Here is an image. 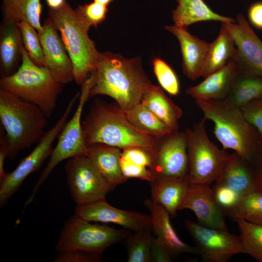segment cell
<instances>
[{
  "label": "cell",
  "instance_id": "cell-1",
  "mask_svg": "<svg viewBox=\"0 0 262 262\" xmlns=\"http://www.w3.org/2000/svg\"><path fill=\"white\" fill-rule=\"evenodd\" d=\"M90 77V98L109 96L124 112L140 103L152 84L142 67L140 57L127 59L110 52H100L96 68Z\"/></svg>",
  "mask_w": 262,
  "mask_h": 262
},
{
  "label": "cell",
  "instance_id": "cell-2",
  "mask_svg": "<svg viewBox=\"0 0 262 262\" xmlns=\"http://www.w3.org/2000/svg\"><path fill=\"white\" fill-rule=\"evenodd\" d=\"M82 123L87 146L101 143L122 149L140 147L155 157L159 141L133 127L118 105L97 99Z\"/></svg>",
  "mask_w": 262,
  "mask_h": 262
},
{
  "label": "cell",
  "instance_id": "cell-3",
  "mask_svg": "<svg viewBox=\"0 0 262 262\" xmlns=\"http://www.w3.org/2000/svg\"><path fill=\"white\" fill-rule=\"evenodd\" d=\"M204 117L214 123L213 133L223 149H232L248 162L258 154L259 141L254 127L241 108L226 99L195 100Z\"/></svg>",
  "mask_w": 262,
  "mask_h": 262
},
{
  "label": "cell",
  "instance_id": "cell-4",
  "mask_svg": "<svg viewBox=\"0 0 262 262\" xmlns=\"http://www.w3.org/2000/svg\"><path fill=\"white\" fill-rule=\"evenodd\" d=\"M48 118L36 105L0 89V125L9 147L8 158L14 159L19 151L39 141L45 132Z\"/></svg>",
  "mask_w": 262,
  "mask_h": 262
},
{
  "label": "cell",
  "instance_id": "cell-5",
  "mask_svg": "<svg viewBox=\"0 0 262 262\" xmlns=\"http://www.w3.org/2000/svg\"><path fill=\"white\" fill-rule=\"evenodd\" d=\"M49 17L60 33L70 58L74 80L82 84L87 74L95 69L100 54L88 35L90 26L66 1L59 9H49Z\"/></svg>",
  "mask_w": 262,
  "mask_h": 262
},
{
  "label": "cell",
  "instance_id": "cell-6",
  "mask_svg": "<svg viewBox=\"0 0 262 262\" xmlns=\"http://www.w3.org/2000/svg\"><path fill=\"white\" fill-rule=\"evenodd\" d=\"M63 85L47 67L37 66L32 61L24 45L21 63L17 70L0 80V89L36 105L48 117L56 108Z\"/></svg>",
  "mask_w": 262,
  "mask_h": 262
},
{
  "label": "cell",
  "instance_id": "cell-7",
  "mask_svg": "<svg viewBox=\"0 0 262 262\" xmlns=\"http://www.w3.org/2000/svg\"><path fill=\"white\" fill-rule=\"evenodd\" d=\"M204 117L187 129L188 172L190 184H210L221 176L229 155L220 149L208 136Z\"/></svg>",
  "mask_w": 262,
  "mask_h": 262
},
{
  "label": "cell",
  "instance_id": "cell-8",
  "mask_svg": "<svg viewBox=\"0 0 262 262\" xmlns=\"http://www.w3.org/2000/svg\"><path fill=\"white\" fill-rule=\"evenodd\" d=\"M131 231L93 224L74 214L65 222L55 250L57 252L80 250L102 254L111 246L124 240Z\"/></svg>",
  "mask_w": 262,
  "mask_h": 262
},
{
  "label": "cell",
  "instance_id": "cell-9",
  "mask_svg": "<svg viewBox=\"0 0 262 262\" xmlns=\"http://www.w3.org/2000/svg\"><path fill=\"white\" fill-rule=\"evenodd\" d=\"M82 85L76 110L60 132L57 144L52 149L49 161L34 185L31 196L25 203L26 206L33 201L38 189L59 163L66 159L87 155L88 146L84 136L81 117L84 106L90 98V78L86 79Z\"/></svg>",
  "mask_w": 262,
  "mask_h": 262
},
{
  "label": "cell",
  "instance_id": "cell-10",
  "mask_svg": "<svg viewBox=\"0 0 262 262\" xmlns=\"http://www.w3.org/2000/svg\"><path fill=\"white\" fill-rule=\"evenodd\" d=\"M80 93H77L69 100L63 115L38 141L37 146L17 167L0 181V205L3 206L17 191L25 179L31 174L38 170L45 160L50 157L52 151V144L58 138L71 110L79 99Z\"/></svg>",
  "mask_w": 262,
  "mask_h": 262
},
{
  "label": "cell",
  "instance_id": "cell-11",
  "mask_svg": "<svg viewBox=\"0 0 262 262\" xmlns=\"http://www.w3.org/2000/svg\"><path fill=\"white\" fill-rule=\"evenodd\" d=\"M65 168L67 185L77 206L105 199L112 190L87 156L68 159Z\"/></svg>",
  "mask_w": 262,
  "mask_h": 262
},
{
  "label": "cell",
  "instance_id": "cell-12",
  "mask_svg": "<svg viewBox=\"0 0 262 262\" xmlns=\"http://www.w3.org/2000/svg\"><path fill=\"white\" fill-rule=\"evenodd\" d=\"M185 226L204 262H226L243 253L240 237L228 230L208 227L191 220H186Z\"/></svg>",
  "mask_w": 262,
  "mask_h": 262
},
{
  "label": "cell",
  "instance_id": "cell-13",
  "mask_svg": "<svg viewBox=\"0 0 262 262\" xmlns=\"http://www.w3.org/2000/svg\"><path fill=\"white\" fill-rule=\"evenodd\" d=\"M235 23H222L232 38L236 50L231 58L240 71L262 78V41L242 13Z\"/></svg>",
  "mask_w": 262,
  "mask_h": 262
},
{
  "label": "cell",
  "instance_id": "cell-14",
  "mask_svg": "<svg viewBox=\"0 0 262 262\" xmlns=\"http://www.w3.org/2000/svg\"><path fill=\"white\" fill-rule=\"evenodd\" d=\"M159 141L154 157L153 173L156 177L187 178L188 139L186 131H176Z\"/></svg>",
  "mask_w": 262,
  "mask_h": 262
},
{
  "label": "cell",
  "instance_id": "cell-15",
  "mask_svg": "<svg viewBox=\"0 0 262 262\" xmlns=\"http://www.w3.org/2000/svg\"><path fill=\"white\" fill-rule=\"evenodd\" d=\"M74 214L89 222L113 223L131 231L152 230L150 215L114 207L105 199L76 206Z\"/></svg>",
  "mask_w": 262,
  "mask_h": 262
},
{
  "label": "cell",
  "instance_id": "cell-16",
  "mask_svg": "<svg viewBox=\"0 0 262 262\" xmlns=\"http://www.w3.org/2000/svg\"><path fill=\"white\" fill-rule=\"evenodd\" d=\"M45 67L53 77L63 84L74 80L73 69L61 35L49 17L44 22L39 33Z\"/></svg>",
  "mask_w": 262,
  "mask_h": 262
},
{
  "label": "cell",
  "instance_id": "cell-17",
  "mask_svg": "<svg viewBox=\"0 0 262 262\" xmlns=\"http://www.w3.org/2000/svg\"><path fill=\"white\" fill-rule=\"evenodd\" d=\"M210 185L190 184L180 210L192 211L198 222L205 226L228 230L223 211L217 203Z\"/></svg>",
  "mask_w": 262,
  "mask_h": 262
},
{
  "label": "cell",
  "instance_id": "cell-18",
  "mask_svg": "<svg viewBox=\"0 0 262 262\" xmlns=\"http://www.w3.org/2000/svg\"><path fill=\"white\" fill-rule=\"evenodd\" d=\"M164 28L179 42L183 73L192 80L201 77L209 43L191 34L187 27L174 24L165 26Z\"/></svg>",
  "mask_w": 262,
  "mask_h": 262
},
{
  "label": "cell",
  "instance_id": "cell-19",
  "mask_svg": "<svg viewBox=\"0 0 262 262\" xmlns=\"http://www.w3.org/2000/svg\"><path fill=\"white\" fill-rule=\"evenodd\" d=\"M239 71L237 65L230 59L224 66L206 77L198 84L188 88L185 92L195 100L225 99Z\"/></svg>",
  "mask_w": 262,
  "mask_h": 262
},
{
  "label": "cell",
  "instance_id": "cell-20",
  "mask_svg": "<svg viewBox=\"0 0 262 262\" xmlns=\"http://www.w3.org/2000/svg\"><path fill=\"white\" fill-rule=\"evenodd\" d=\"M144 204L150 213L152 230L173 256L183 253L198 254L195 246L188 245L179 238L171 224L169 213L162 205L151 199L145 200Z\"/></svg>",
  "mask_w": 262,
  "mask_h": 262
},
{
  "label": "cell",
  "instance_id": "cell-21",
  "mask_svg": "<svg viewBox=\"0 0 262 262\" xmlns=\"http://www.w3.org/2000/svg\"><path fill=\"white\" fill-rule=\"evenodd\" d=\"M23 47L18 23L2 20L0 28V69L1 77L14 73L22 61Z\"/></svg>",
  "mask_w": 262,
  "mask_h": 262
},
{
  "label": "cell",
  "instance_id": "cell-22",
  "mask_svg": "<svg viewBox=\"0 0 262 262\" xmlns=\"http://www.w3.org/2000/svg\"><path fill=\"white\" fill-rule=\"evenodd\" d=\"M120 149L101 143L88 146L86 156L112 189L127 180L120 166Z\"/></svg>",
  "mask_w": 262,
  "mask_h": 262
},
{
  "label": "cell",
  "instance_id": "cell-23",
  "mask_svg": "<svg viewBox=\"0 0 262 262\" xmlns=\"http://www.w3.org/2000/svg\"><path fill=\"white\" fill-rule=\"evenodd\" d=\"M150 183L151 199L162 205L174 217L184 200L190 183L188 179L156 177Z\"/></svg>",
  "mask_w": 262,
  "mask_h": 262
},
{
  "label": "cell",
  "instance_id": "cell-24",
  "mask_svg": "<svg viewBox=\"0 0 262 262\" xmlns=\"http://www.w3.org/2000/svg\"><path fill=\"white\" fill-rule=\"evenodd\" d=\"M215 182L225 185L242 196L257 191L254 170L236 153L229 155L224 170Z\"/></svg>",
  "mask_w": 262,
  "mask_h": 262
},
{
  "label": "cell",
  "instance_id": "cell-25",
  "mask_svg": "<svg viewBox=\"0 0 262 262\" xmlns=\"http://www.w3.org/2000/svg\"><path fill=\"white\" fill-rule=\"evenodd\" d=\"M177 8L172 11L174 24L187 27L194 23L206 21L235 23L233 18L213 12L203 0H176Z\"/></svg>",
  "mask_w": 262,
  "mask_h": 262
},
{
  "label": "cell",
  "instance_id": "cell-26",
  "mask_svg": "<svg viewBox=\"0 0 262 262\" xmlns=\"http://www.w3.org/2000/svg\"><path fill=\"white\" fill-rule=\"evenodd\" d=\"M141 102L174 131H178L182 111L159 86L152 84L144 94Z\"/></svg>",
  "mask_w": 262,
  "mask_h": 262
},
{
  "label": "cell",
  "instance_id": "cell-27",
  "mask_svg": "<svg viewBox=\"0 0 262 262\" xmlns=\"http://www.w3.org/2000/svg\"><path fill=\"white\" fill-rule=\"evenodd\" d=\"M236 50L232 38L222 24L218 36L209 44L201 77L205 78L224 66L231 59Z\"/></svg>",
  "mask_w": 262,
  "mask_h": 262
},
{
  "label": "cell",
  "instance_id": "cell-28",
  "mask_svg": "<svg viewBox=\"0 0 262 262\" xmlns=\"http://www.w3.org/2000/svg\"><path fill=\"white\" fill-rule=\"evenodd\" d=\"M1 3L3 20L17 23L25 21L33 27L38 33L41 31V0H1Z\"/></svg>",
  "mask_w": 262,
  "mask_h": 262
},
{
  "label": "cell",
  "instance_id": "cell-29",
  "mask_svg": "<svg viewBox=\"0 0 262 262\" xmlns=\"http://www.w3.org/2000/svg\"><path fill=\"white\" fill-rule=\"evenodd\" d=\"M261 97L262 78L240 70L225 99L232 105L241 108Z\"/></svg>",
  "mask_w": 262,
  "mask_h": 262
},
{
  "label": "cell",
  "instance_id": "cell-30",
  "mask_svg": "<svg viewBox=\"0 0 262 262\" xmlns=\"http://www.w3.org/2000/svg\"><path fill=\"white\" fill-rule=\"evenodd\" d=\"M125 113L133 127L148 135L162 137L174 132L141 102Z\"/></svg>",
  "mask_w": 262,
  "mask_h": 262
},
{
  "label": "cell",
  "instance_id": "cell-31",
  "mask_svg": "<svg viewBox=\"0 0 262 262\" xmlns=\"http://www.w3.org/2000/svg\"><path fill=\"white\" fill-rule=\"evenodd\" d=\"M232 219L262 225V192L258 190L240 197L233 207L223 210Z\"/></svg>",
  "mask_w": 262,
  "mask_h": 262
},
{
  "label": "cell",
  "instance_id": "cell-32",
  "mask_svg": "<svg viewBox=\"0 0 262 262\" xmlns=\"http://www.w3.org/2000/svg\"><path fill=\"white\" fill-rule=\"evenodd\" d=\"M240 232L243 253L262 262V225L242 219L234 220Z\"/></svg>",
  "mask_w": 262,
  "mask_h": 262
},
{
  "label": "cell",
  "instance_id": "cell-33",
  "mask_svg": "<svg viewBox=\"0 0 262 262\" xmlns=\"http://www.w3.org/2000/svg\"><path fill=\"white\" fill-rule=\"evenodd\" d=\"M152 230L132 231L126 237L128 262H152L151 246Z\"/></svg>",
  "mask_w": 262,
  "mask_h": 262
},
{
  "label": "cell",
  "instance_id": "cell-34",
  "mask_svg": "<svg viewBox=\"0 0 262 262\" xmlns=\"http://www.w3.org/2000/svg\"><path fill=\"white\" fill-rule=\"evenodd\" d=\"M25 47L32 61L37 66L45 67V60L39 38L35 29L25 21L18 22Z\"/></svg>",
  "mask_w": 262,
  "mask_h": 262
},
{
  "label": "cell",
  "instance_id": "cell-35",
  "mask_svg": "<svg viewBox=\"0 0 262 262\" xmlns=\"http://www.w3.org/2000/svg\"><path fill=\"white\" fill-rule=\"evenodd\" d=\"M154 73L161 87L172 96L180 92L178 78L172 68L164 60L155 58L152 62Z\"/></svg>",
  "mask_w": 262,
  "mask_h": 262
},
{
  "label": "cell",
  "instance_id": "cell-36",
  "mask_svg": "<svg viewBox=\"0 0 262 262\" xmlns=\"http://www.w3.org/2000/svg\"><path fill=\"white\" fill-rule=\"evenodd\" d=\"M76 10L90 27H96L104 21L108 9V6L93 1L83 5H79Z\"/></svg>",
  "mask_w": 262,
  "mask_h": 262
},
{
  "label": "cell",
  "instance_id": "cell-37",
  "mask_svg": "<svg viewBox=\"0 0 262 262\" xmlns=\"http://www.w3.org/2000/svg\"><path fill=\"white\" fill-rule=\"evenodd\" d=\"M121 158L153 170L154 156L147 150L140 147H131L123 149Z\"/></svg>",
  "mask_w": 262,
  "mask_h": 262
},
{
  "label": "cell",
  "instance_id": "cell-38",
  "mask_svg": "<svg viewBox=\"0 0 262 262\" xmlns=\"http://www.w3.org/2000/svg\"><path fill=\"white\" fill-rule=\"evenodd\" d=\"M212 189L214 198L223 211L233 207L241 197L229 187L220 183L215 182Z\"/></svg>",
  "mask_w": 262,
  "mask_h": 262
},
{
  "label": "cell",
  "instance_id": "cell-39",
  "mask_svg": "<svg viewBox=\"0 0 262 262\" xmlns=\"http://www.w3.org/2000/svg\"><path fill=\"white\" fill-rule=\"evenodd\" d=\"M248 122L257 129L262 140V97L241 108Z\"/></svg>",
  "mask_w": 262,
  "mask_h": 262
},
{
  "label": "cell",
  "instance_id": "cell-40",
  "mask_svg": "<svg viewBox=\"0 0 262 262\" xmlns=\"http://www.w3.org/2000/svg\"><path fill=\"white\" fill-rule=\"evenodd\" d=\"M102 261V254L75 250L58 252L53 262H98Z\"/></svg>",
  "mask_w": 262,
  "mask_h": 262
},
{
  "label": "cell",
  "instance_id": "cell-41",
  "mask_svg": "<svg viewBox=\"0 0 262 262\" xmlns=\"http://www.w3.org/2000/svg\"><path fill=\"white\" fill-rule=\"evenodd\" d=\"M120 166L122 172L127 180L137 178L150 182L154 179V174L151 169L122 158H120Z\"/></svg>",
  "mask_w": 262,
  "mask_h": 262
},
{
  "label": "cell",
  "instance_id": "cell-42",
  "mask_svg": "<svg viewBox=\"0 0 262 262\" xmlns=\"http://www.w3.org/2000/svg\"><path fill=\"white\" fill-rule=\"evenodd\" d=\"M152 262H171L172 254L157 238L153 237L151 246Z\"/></svg>",
  "mask_w": 262,
  "mask_h": 262
},
{
  "label": "cell",
  "instance_id": "cell-43",
  "mask_svg": "<svg viewBox=\"0 0 262 262\" xmlns=\"http://www.w3.org/2000/svg\"><path fill=\"white\" fill-rule=\"evenodd\" d=\"M247 16L249 21L254 27L262 30V1L252 3L248 8Z\"/></svg>",
  "mask_w": 262,
  "mask_h": 262
},
{
  "label": "cell",
  "instance_id": "cell-44",
  "mask_svg": "<svg viewBox=\"0 0 262 262\" xmlns=\"http://www.w3.org/2000/svg\"><path fill=\"white\" fill-rule=\"evenodd\" d=\"M10 149L6 139L5 132L2 127L0 125V181L7 175L4 169V160L8 157Z\"/></svg>",
  "mask_w": 262,
  "mask_h": 262
},
{
  "label": "cell",
  "instance_id": "cell-45",
  "mask_svg": "<svg viewBox=\"0 0 262 262\" xmlns=\"http://www.w3.org/2000/svg\"><path fill=\"white\" fill-rule=\"evenodd\" d=\"M254 172L257 189L262 192V158L261 157Z\"/></svg>",
  "mask_w": 262,
  "mask_h": 262
},
{
  "label": "cell",
  "instance_id": "cell-46",
  "mask_svg": "<svg viewBox=\"0 0 262 262\" xmlns=\"http://www.w3.org/2000/svg\"><path fill=\"white\" fill-rule=\"evenodd\" d=\"M46 3L50 9H57L61 8L66 2V0H46Z\"/></svg>",
  "mask_w": 262,
  "mask_h": 262
},
{
  "label": "cell",
  "instance_id": "cell-47",
  "mask_svg": "<svg viewBox=\"0 0 262 262\" xmlns=\"http://www.w3.org/2000/svg\"><path fill=\"white\" fill-rule=\"evenodd\" d=\"M113 1V0H94V1L100 3L105 6L108 5Z\"/></svg>",
  "mask_w": 262,
  "mask_h": 262
},
{
  "label": "cell",
  "instance_id": "cell-48",
  "mask_svg": "<svg viewBox=\"0 0 262 262\" xmlns=\"http://www.w3.org/2000/svg\"><path fill=\"white\" fill-rule=\"evenodd\" d=\"M258 153L262 158V140L260 139L258 146Z\"/></svg>",
  "mask_w": 262,
  "mask_h": 262
}]
</instances>
